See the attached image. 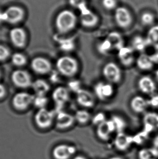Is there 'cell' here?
<instances>
[{
  "label": "cell",
  "mask_w": 158,
  "mask_h": 159,
  "mask_svg": "<svg viewBox=\"0 0 158 159\" xmlns=\"http://www.w3.org/2000/svg\"><path fill=\"white\" fill-rule=\"evenodd\" d=\"M146 39L148 46H151L158 51V25L150 28Z\"/></svg>",
  "instance_id": "603a6c76"
},
{
  "label": "cell",
  "mask_w": 158,
  "mask_h": 159,
  "mask_svg": "<svg viewBox=\"0 0 158 159\" xmlns=\"http://www.w3.org/2000/svg\"><path fill=\"white\" fill-rule=\"evenodd\" d=\"M31 67L36 73L41 75L49 73L51 69V65L49 60L40 57L33 59Z\"/></svg>",
  "instance_id": "30bf717a"
},
{
  "label": "cell",
  "mask_w": 158,
  "mask_h": 159,
  "mask_svg": "<svg viewBox=\"0 0 158 159\" xmlns=\"http://www.w3.org/2000/svg\"><path fill=\"white\" fill-rule=\"evenodd\" d=\"M121 159V158H120V157H111V158H110V159Z\"/></svg>",
  "instance_id": "f6af8a7d"
},
{
  "label": "cell",
  "mask_w": 158,
  "mask_h": 159,
  "mask_svg": "<svg viewBox=\"0 0 158 159\" xmlns=\"http://www.w3.org/2000/svg\"><path fill=\"white\" fill-rule=\"evenodd\" d=\"M52 97L58 107L64 106L68 102L69 98L68 90L65 87H58L52 93Z\"/></svg>",
  "instance_id": "e0dca14e"
},
{
  "label": "cell",
  "mask_w": 158,
  "mask_h": 159,
  "mask_svg": "<svg viewBox=\"0 0 158 159\" xmlns=\"http://www.w3.org/2000/svg\"><path fill=\"white\" fill-rule=\"evenodd\" d=\"M77 24V16L69 10H64L59 13L55 20L56 28L60 32L66 33L73 30Z\"/></svg>",
  "instance_id": "6da1fadb"
},
{
  "label": "cell",
  "mask_w": 158,
  "mask_h": 159,
  "mask_svg": "<svg viewBox=\"0 0 158 159\" xmlns=\"http://www.w3.org/2000/svg\"><path fill=\"white\" fill-rule=\"evenodd\" d=\"M75 120V117L71 114L63 111L55 114L56 125L60 129H66L71 127Z\"/></svg>",
  "instance_id": "2e32d148"
},
{
  "label": "cell",
  "mask_w": 158,
  "mask_h": 159,
  "mask_svg": "<svg viewBox=\"0 0 158 159\" xmlns=\"http://www.w3.org/2000/svg\"><path fill=\"white\" fill-rule=\"evenodd\" d=\"M77 101L80 106L86 108H91L95 105L94 95L89 91L80 89L77 92Z\"/></svg>",
  "instance_id": "9c48e42d"
},
{
  "label": "cell",
  "mask_w": 158,
  "mask_h": 159,
  "mask_svg": "<svg viewBox=\"0 0 158 159\" xmlns=\"http://www.w3.org/2000/svg\"><path fill=\"white\" fill-rule=\"evenodd\" d=\"M32 88L37 95H45L49 90V84L43 80H37L32 85Z\"/></svg>",
  "instance_id": "cb8c5ba5"
},
{
  "label": "cell",
  "mask_w": 158,
  "mask_h": 159,
  "mask_svg": "<svg viewBox=\"0 0 158 159\" xmlns=\"http://www.w3.org/2000/svg\"><path fill=\"white\" fill-rule=\"evenodd\" d=\"M34 96L29 93L20 92L16 93L13 97L12 103L16 109L24 110L33 103Z\"/></svg>",
  "instance_id": "8992f818"
},
{
  "label": "cell",
  "mask_w": 158,
  "mask_h": 159,
  "mask_svg": "<svg viewBox=\"0 0 158 159\" xmlns=\"http://www.w3.org/2000/svg\"><path fill=\"white\" fill-rule=\"evenodd\" d=\"M1 72L0 71V78H1Z\"/></svg>",
  "instance_id": "bcb514c9"
},
{
  "label": "cell",
  "mask_w": 158,
  "mask_h": 159,
  "mask_svg": "<svg viewBox=\"0 0 158 159\" xmlns=\"http://www.w3.org/2000/svg\"><path fill=\"white\" fill-rule=\"evenodd\" d=\"M114 130L116 128L113 120H106L98 125L97 134L101 139L106 140Z\"/></svg>",
  "instance_id": "d6986e66"
},
{
  "label": "cell",
  "mask_w": 158,
  "mask_h": 159,
  "mask_svg": "<svg viewBox=\"0 0 158 159\" xmlns=\"http://www.w3.org/2000/svg\"><path fill=\"white\" fill-rule=\"evenodd\" d=\"M141 22L145 26L151 25L154 21V15L151 13H143L141 15Z\"/></svg>",
  "instance_id": "836d02e7"
},
{
  "label": "cell",
  "mask_w": 158,
  "mask_h": 159,
  "mask_svg": "<svg viewBox=\"0 0 158 159\" xmlns=\"http://www.w3.org/2000/svg\"><path fill=\"white\" fill-rule=\"evenodd\" d=\"M136 63L137 67L142 71H150L154 64L151 57L144 53L141 54L137 58Z\"/></svg>",
  "instance_id": "44dd1931"
},
{
  "label": "cell",
  "mask_w": 158,
  "mask_h": 159,
  "mask_svg": "<svg viewBox=\"0 0 158 159\" xmlns=\"http://www.w3.org/2000/svg\"><path fill=\"white\" fill-rule=\"evenodd\" d=\"M73 159H85V158H83L82 157H74Z\"/></svg>",
  "instance_id": "ee69618b"
},
{
  "label": "cell",
  "mask_w": 158,
  "mask_h": 159,
  "mask_svg": "<svg viewBox=\"0 0 158 159\" xmlns=\"http://www.w3.org/2000/svg\"><path fill=\"white\" fill-rule=\"evenodd\" d=\"M94 93L96 97L101 101L108 99L113 95V86L109 83L99 82L94 86Z\"/></svg>",
  "instance_id": "52a82bcc"
},
{
  "label": "cell",
  "mask_w": 158,
  "mask_h": 159,
  "mask_svg": "<svg viewBox=\"0 0 158 159\" xmlns=\"http://www.w3.org/2000/svg\"><path fill=\"white\" fill-rule=\"evenodd\" d=\"M155 76H156V78L157 82H158V69L155 72Z\"/></svg>",
  "instance_id": "7bdbcfd3"
},
{
  "label": "cell",
  "mask_w": 158,
  "mask_h": 159,
  "mask_svg": "<svg viewBox=\"0 0 158 159\" xmlns=\"http://www.w3.org/2000/svg\"><path fill=\"white\" fill-rule=\"evenodd\" d=\"M98 50L100 53L106 54L108 53L111 51L113 50V49L112 48L111 44L108 40V39L106 38L99 43L98 46Z\"/></svg>",
  "instance_id": "4dcf8cb0"
},
{
  "label": "cell",
  "mask_w": 158,
  "mask_h": 159,
  "mask_svg": "<svg viewBox=\"0 0 158 159\" xmlns=\"http://www.w3.org/2000/svg\"><path fill=\"white\" fill-rule=\"evenodd\" d=\"M138 85L142 93L147 95L153 94L156 90V84L152 78L145 75L138 80Z\"/></svg>",
  "instance_id": "9a60e30c"
},
{
  "label": "cell",
  "mask_w": 158,
  "mask_h": 159,
  "mask_svg": "<svg viewBox=\"0 0 158 159\" xmlns=\"http://www.w3.org/2000/svg\"><path fill=\"white\" fill-rule=\"evenodd\" d=\"M115 20L118 26L122 28H128L132 22L131 14L124 7H119L116 9Z\"/></svg>",
  "instance_id": "ba28073f"
},
{
  "label": "cell",
  "mask_w": 158,
  "mask_h": 159,
  "mask_svg": "<svg viewBox=\"0 0 158 159\" xmlns=\"http://www.w3.org/2000/svg\"><path fill=\"white\" fill-rule=\"evenodd\" d=\"M7 22L6 14L5 11H0V24Z\"/></svg>",
  "instance_id": "ab89813d"
},
{
  "label": "cell",
  "mask_w": 158,
  "mask_h": 159,
  "mask_svg": "<svg viewBox=\"0 0 158 159\" xmlns=\"http://www.w3.org/2000/svg\"><path fill=\"white\" fill-rule=\"evenodd\" d=\"M75 120L81 124H85L90 120L91 116L89 112L85 110H79L75 113Z\"/></svg>",
  "instance_id": "4316f807"
},
{
  "label": "cell",
  "mask_w": 158,
  "mask_h": 159,
  "mask_svg": "<svg viewBox=\"0 0 158 159\" xmlns=\"http://www.w3.org/2000/svg\"><path fill=\"white\" fill-rule=\"evenodd\" d=\"M69 2L72 6L79 9L80 11L87 7L86 0H69Z\"/></svg>",
  "instance_id": "e575fe53"
},
{
  "label": "cell",
  "mask_w": 158,
  "mask_h": 159,
  "mask_svg": "<svg viewBox=\"0 0 158 159\" xmlns=\"http://www.w3.org/2000/svg\"><path fill=\"white\" fill-rule=\"evenodd\" d=\"M107 39L111 44L113 50L119 51L124 46V40L121 35L117 32H112L108 35Z\"/></svg>",
  "instance_id": "7402d4cb"
},
{
  "label": "cell",
  "mask_w": 158,
  "mask_h": 159,
  "mask_svg": "<svg viewBox=\"0 0 158 159\" xmlns=\"http://www.w3.org/2000/svg\"><path fill=\"white\" fill-rule=\"evenodd\" d=\"M55 117V114L54 112L42 108L37 111L35 116V120L40 128H46L51 125Z\"/></svg>",
  "instance_id": "277c9868"
},
{
  "label": "cell",
  "mask_w": 158,
  "mask_h": 159,
  "mask_svg": "<svg viewBox=\"0 0 158 159\" xmlns=\"http://www.w3.org/2000/svg\"><path fill=\"white\" fill-rule=\"evenodd\" d=\"M48 103V99L45 95H36L34 96L33 103L34 104L35 107L40 109L45 108V106L47 105Z\"/></svg>",
  "instance_id": "f546056e"
},
{
  "label": "cell",
  "mask_w": 158,
  "mask_h": 159,
  "mask_svg": "<svg viewBox=\"0 0 158 159\" xmlns=\"http://www.w3.org/2000/svg\"><path fill=\"white\" fill-rule=\"evenodd\" d=\"M59 43L61 49L64 51H70L74 48V43L71 39H62Z\"/></svg>",
  "instance_id": "1f68e13d"
},
{
  "label": "cell",
  "mask_w": 158,
  "mask_h": 159,
  "mask_svg": "<svg viewBox=\"0 0 158 159\" xmlns=\"http://www.w3.org/2000/svg\"><path fill=\"white\" fill-rule=\"evenodd\" d=\"M129 143V139L128 136L126 134L120 132L118 136H116V146L118 148L120 149H124L128 146Z\"/></svg>",
  "instance_id": "83f0119b"
},
{
  "label": "cell",
  "mask_w": 158,
  "mask_h": 159,
  "mask_svg": "<svg viewBox=\"0 0 158 159\" xmlns=\"http://www.w3.org/2000/svg\"><path fill=\"white\" fill-rule=\"evenodd\" d=\"M6 93V89L5 86L2 84H0V98L4 97Z\"/></svg>",
  "instance_id": "60d3db41"
},
{
  "label": "cell",
  "mask_w": 158,
  "mask_h": 159,
  "mask_svg": "<svg viewBox=\"0 0 158 159\" xmlns=\"http://www.w3.org/2000/svg\"><path fill=\"white\" fill-rule=\"evenodd\" d=\"M75 152V148L74 147L60 144L54 149L53 155L56 159H68Z\"/></svg>",
  "instance_id": "ac0fdd59"
},
{
  "label": "cell",
  "mask_w": 158,
  "mask_h": 159,
  "mask_svg": "<svg viewBox=\"0 0 158 159\" xmlns=\"http://www.w3.org/2000/svg\"><path fill=\"white\" fill-rule=\"evenodd\" d=\"M148 105L154 107H158V95H154L152 98L148 101Z\"/></svg>",
  "instance_id": "f35d334b"
},
{
  "label": "cell",
  "mask_w": 158,
  "mask_h": 159,
  "mask_svg": "<svg viewBox=\"0 0 158 159\" xmlns=\"http://www.w3.org/2000/svg\"><path fill=\"white\" fill-rule=\"evenodd\" d=\"M111 120L113 122L116 130L121 132L125 126V123L124 120L121 117L118 116H113Z\"/></svg>",
  "instance_id": "d6a6232c"
},
{
  "label": "cell",
  "mask_w": 158,
  "mask_h": 159,
  "mask_svg": "<svg viewBox=\"0 0 158 159\" xmlns=\"http://www.w3.org/2000/svg\"><path fill=\"white\" fill-rule=\"evenodd\" d=\"M134 51L132 47L124 46L118 51V58L120 62L124 66H130L134 62Z\"/></svg>",
  "instance_id": "4fadbf2b"
},
{
  "label": "cell",
  "mask_w": 158,
  "mask_h": 159,
  "mask_svg": "<svg viewBox=\"0 0 158 159\" xmlns=\"http://www.w3.org/2000/svg\"><path fill=\"white\" fill-rule=\"evenodd\" d=\"M106 120L105 119V115L102 112L97 113L96 115H95L94 117L92 118L93 123L98 125L101 124V123L103 122Z\"/></svg>",
  "instance_id": "8d00e7d4"
},
{
  "label": "cell",
  "mask_w": 158,
  "mask_h": 159,
  "mask_svg": "<svg viewBox=\"0 0 158 159\" xmlns=\"http://www.w3.org/2000/svg\"><path fill=\"white\" fill-rule=\"evenodd\" d=\"M143 121L144 124L153 129L158 128V114L155 112H149L145 115Z\"/></svg>",
  "instance_id": "d4e9b609"
},
{
  "label": "cell",
  "mask_w": 158,
  "mask_h": 159,
  "mask_svg": "<svg viewBox=\"0 0 158 159\" xmlns=\"http://www.w3.org/2000/svg\"><path fill=\"white\" fill-rule=\"evenodd\" d=\"M154 63H158V53L151 56Z\"/></svg>",
  "instance_id": "b9f144b4"
},
{
  "label": "cell",
  "mask_w": 158,
  "mask_h": 159,
  "mask_svg": "<svg viewBox=\"0 0 158 159\" xmlns=\"http://www.w3.org/2000/svg\"><path fill=\"white\" fill-rule=\"evenodd\" d=\"M133 49L139 52H143L148 46L146 38L137 35L135 37L132 41Z\"/></svg>",
  "instance_id": "484cf974"
},
{
  "label": "cell",
  "mask_w": 158,
  "mask_h": 159,
  "mask_svg": "<svg viewBox=\"0 0 158 159\" xmlns=\"http://www.w3.org/2000/svg\"><path fill=\"white\" fill-rule=\"evenodd\" d=\"M81 11V23L86 28H92L98 23V16L86 7L80 11Z\"/></svg>",
  "instance_id": "8fae6325"
},
{
  "label": "cell",
  "mask_w": 158,
  "mask_h": 159,
  "mask_svg": "<svg viewBox=\"0 0 158 159\" xmlns=\"http://www.w3.org/2000/svg\"><path fill=\"white\" fill-rule=\"evenodd\" d=\"M10 51L4 46L0 45V61H4L10 56Z\"/></svg>",
  "instance_id": "d590c367"
},
{
  "label": "cell",
  "mask_w": 158,
  "mask_h": 159,
  "mask_svg": "<svg viewBox=\"0 0 158 159\" xmlns=\"http://www.w3.org/2000/svg\"><path fill=\"white\" fill-rule=\"evenodd\" d=\"M56 67L62 75L72 77L76 75L79 71V62L77 60L71 56H63L58 59Z\"/></svg>",
  "instance_id": "7a4b0ae2"
},
{
  "label": "cell",
  "mask_w": 158,
  "mask_h": 159,
  "mask_svg": "<svg viewBox=\"0 0 158 159\" xmlns=\"http://www.w3.org/2000/svg\"><path fill=\"white\" fill-rule=\"evenodd\" d=\"M103 4L105 8L112 9L114 8L116 4V0H103Z\"/></svg>",
  "instance_id": "74e56055"
},
{
  "label": "cell",
  "mask_w": 158,
  "mask_h": 159,
  "mask_svg": "<svg viewBox=\"0 0 158 159\" xmlns=\"http://www.w3.org/2000/svg\"><path fill=\"white\" fill-rule=\"evenodd\" d=\"M10 38L14 45L17 48H23L26 44L27 35L24 29L15 27L10 31Z\"/></svg>",
  "instance_id": "7c38bea8"
},
{
  "label": "cell",
  "mask_w": 158,
  "mask_h": 159,
  "mask_svg": "<svg viewBox=\"0 0 158 159\" xmlns=\"http://www.w3.org/2000/svg\"><path fill=\"white\" fill-rule=\"evenodd\" d=\"M148 106L147 100L140 96H135L133 97L130 102L131 109L133 111L138 114L145 111Z\"/></svg>",
  "instance_id": "ffe728a7"
},
{
  "label": "cell",
  "mask_w": 158,
  "mask_h": 159,
  "mask_svg": "<svg viewBox=\"0 0 158 159\" xmlns=\"http://www.w3.org/2000/svg\"><path fill=\"white\" fill-rule=\"evenodd\" d=\"M6 14L7 22L9 24H17L23 19L24 11L19 7L12 6L5 11Z\"/></svg>",
  "instance_id": "5bb4252c"
},
{
  "label": "cell",
  "mask_w": 158,
  "mask_h": 159,
  "mask_svg": "<svg viewBox=\"0 0 158 159\" xmlns=\"http://www.w3.org/2000/svg\"><path fill=\"white\" fill-rule=\"evenodd\" d=\"M103 74L105 79L111 84H117L121 80V70L115 62L106 63L103 67Z\"/></svg>",
  "instance_id": "3957f363"
},
{
  "label": "cell",
  "mask_w": 158,
  "mask_h": 159,
  "mask_svg": "<svg viewBox=\"0 0 158 159\" xmlns=\"http://www.w3.org/2000/svg\"><path fill=\"white\" fill-rule=\"evenodd\" d=\"M11 80L15 86L20 88H27L32 86V82L29 73L23 70L14 71L11 75Z\"/></svg>",
  "instance_id": "5b68a950"
},
{
  "label": "cell",
  "mask_w": 158,
  "mask_h": 159,
  "mask_svg": "<svg viewBox=\"0 0 158 159\" xmlns=\"http://www.w3.org/2000/svg\"><path fill=\"white\" fill-rule=\"evenodd\" d=\"M11 62L13 64L17 66H22L26 64L27 62V58L26 56L21 53H15L13 54L11 57Z\"/></svg>",
  "instance_id": "f1b7e54d"
}]
</instances>
